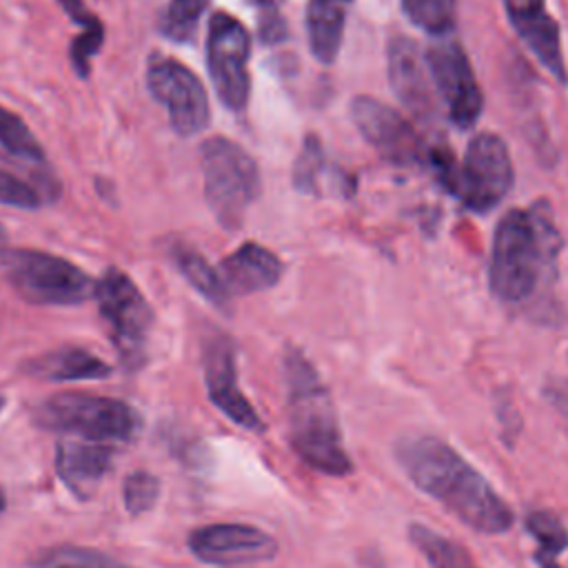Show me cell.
<instances>
[{
  "label": "cell",
  "instance_id": "484cf974",
  "mask_svg": "<svg viewBox=\"0 0 568 568\" xmlns=\"http://www.w3.org/2000/svg\"><path fill=\"white\" fill-rule=\"evenodd\" d=\"M209 0H169L160 16V31L178 42H186L195 36L202 11Z\"/></svg>",
  "mask_w": 568,
  "mask_h": 568
},
{
  "label": "cell",
  "instance_id": "e575fe53",
  "mask_svg": "<svg viewBox=\"0 0 568 568\" xmlns=\"http://www.w3.org/2000/svg\"><path fill=\"white\" fill-rule=\"evenodd\" d=\"M532 561H535L539 568H561V566L557 564V559L544 557V555H532Z\"/></svg>",
  "mask_w": 568,
  "mask_h": 568
},
{
  "label": "cell",
  "instance_id": "d6986e66",
  "mask_svg": "<svg viewBox=\"0 0 568 568\" xmlns=\"http://www.w3.org/2000/svg\"><path fill=\"white\" fill-rule=\"evenodd\" d=\"M27 375L47 382H78L102 379L111 375V366L84 348L64 346L51 353H42L24 364Z\"/></svg>",
  "mask_w": 568,
  "mask_h": 568
},
{
  "label": "cell",
  "instance_id": "e0dca14e",
  "mask_svg": "<svg viewBox=\"0 0 568 568\" xmlns=\"http://www.w3.org/2000/svg\"><path fill=\"white\" fill-rule=\"evenodd\" d=\"M113 464V446L64 437L55 446V473L75 499H91Z\"/></svg>",
  "mask_w": 568,
  "mask_h": 568
},
{
  "label": "cell",
  "instance_id": "7402d4cb",
  "mask_svg": "<svg viewBox=\"0 0 568 568\" xmlns=\"http://www.w3.org/2000/svg\"><path fill=\"white\" fill-rule=\"evenodd\" d=\"M406 18L433 38H446L457 24V0H402Z\"/></svg>",
  "mask_w": 568,
  "mask_h": 568
},
{
  "label": "cell",
  "instance_id": "4fadbf2b",
  "mask_svg": "<svg viewBox=\"0 0 568 568\" xmlns=\"http://www.w3.org/2000/svg\"><path fill=\"white\" fill-rule=\"evenodd\" d=\"M186 544L195 559L220 568L262 564L277 555V541L248 524H206L193 528Z\"/></svg>",
  "mask_w": 568,
  "mask_h": 568
},
{
  "label": "cell",
  "instance_id": "9c48e42d",
  "mask_svg": "<svg viewBox=\"0 0 568 568\" xmlns=\"http://www.w3.org/2000/svg\"><path fill=\"white\" fill-rule=\"evenodd\" d=\"M424 53L435 93L444 104L448 120L462 131L473 129L484 111V93L468 53L448 36L435 38Z\"/></svg>",
  "mask_w": 568,
  "mask_h": 568
},
{
  "label": "cell",
  "instance_id": "4dcf8cb0",
  "mask_svg": "<svg viewBox=\"0 0 568 568\" xmlns=\"http://www.w3.org/2000/svg\"><path fill=\"white\" fill-rule=\"evenodd\" d=\"M0 202L18 209H36L40 204V195L13 173L0 171Z\"/></svg>",
  "mask_w": 568,
  "mask_h": 568
},
{
  "label": "cell",
  "instance_id": "52a82bcc",
  "mask_svg": "<svg viewBox=\"0 0 568 568\" xmlns=\"http://www.w3.org/2000/svg\"><path fill=\"white\" fill-rule=\"evenodd\" d=\"M513 180L508 144L501 135L481 131L473 135L464 151L450 195L475 213H488L508 195Z\"/></svg>",
  "mask_w": 568,
  "mask_h": 568
},
{
  "label": "cell",
  "instance_id": "cb8c5ba5",
  "mask_svg": "<svg viewBox=\"0 0 568 568\" xmlns=\"http://www.w3.org/2000/svg\"><path fill=\"white\" fill-rule=\"evenodd\" d=\"M178 260V266L180 271L184 273V277L209 300L213 302L215 306L220 308H226L229 306V291L224 288V282L220 277V273H215L202 255L189 251V248H182L178 251L175 255Z\"/></svg>",
  "mask_w": 568,
  "mask_h": 568
},
{
  "label": "cell",
  "instance_id": "3957f363",
  "mask_svg": "<svg viewBox=\"0 0 568 568\" xmlns=\"http://www.w3.org/2000/svg\"><path fill=\"white\" fill-rule=\"evenodd\" d=\"M559 246L561 240L546 204L506 211L490 246L488 284L493 295L506 304L528 300L544 271L555 266Z\"/></svg>",
  "mask_w": 568,
  "mask_h": 568
},
{
  "label": "cell",
  "instance_id": "8fae6325",
  "mask_svg": "<svg viewBox=\"0 0 568 568\" xmlns=\"http://www.w3.org/2000/svg\"><path fill=\"white\" fill-rule=\"evenodd\" d=\"M351 118L362 138L390 164L399 169L422 166L428 160V146L415 126L393 106L371 98L357 95L351 102Z\"/></svg>",
  "mask_w": 568,
  "mask_h": 568
},
{
  "label": "cell",
  "instance_id": "f546056e",
  "mask_svg": "<svg viewBox=\"0 0 568 568\" xmlns=\"http://www.w3.org/2000/svg\"><path fill=\"white\" fill-rule=\"evenodd\" d=\"M257 9V36L264 44H277L286 38V22L280 13V0H246Z\"/></svg>",
  "mask_w": 568,
  "mask_h": 568
},
{
  "label": "cell",
  "instance_id": "2e32d148",
  "mask_svg": "<svg viewBox=\"0 0 568 568\" xmlns=\"http://www.w3.org/2000/svg\"><path fill=\"white\" fill-rule=\"evenodd\" d=\"M204 377L211 402L240 428L262 433L264 422L253 404L237 388L235 355L231 342L222 335L206 344L204 351Z\"/></svg>",
  "mask_w": 568,
  "mask_h": 568
},
{
  "label": "cell",
  "instance_id": "277c9868",
  "mask_svg": "<svg viewBox=\"0 0 568 568\" xmlns=\"http://www.w3.org/2000/svg\"><path fill=\"white\" fill-rule=\"evenodd\" d=\"M36 422L49 430L73 435L98 444H126L140 435L142 419L122 399L60 393L36 408Z\"/></svg>",
  "mask_w": 568,
  "mask_h": 568
},
{
  "label": "cell",
  "instance_id": "6da1fadb",
  "mask_svg": "<svg viewBox=\"0 0 568 568\" xmlns=\"http://www.w3.org/2000/svg\"><path fill=\"white\" fill-rule=\"evenodd\" d=\"M395 459L422 493L439 501L475 532L501 535L513 526V508L442 437L424 433L404 435L395 442Z\"/></svg>",
  "mask_w": 568,
  "mask_h": 568
},
{
  "label": "cell",
  "instance_id": "603a6c76",
  "mask_svg": "<svg viewBox=\"0 0 568 568\" xmlns=\"http://www.w3.org/2000/svg\"><path fill=\"white\" fill-rule=\"evenodd\" d=\"M333 173L335 171L328 169V162L324 158L322 142L313 133H308L306 140H304V146H302V151H300V155L295 160V166H293V184H295V189L304 191V193L322 195L324 193V178L331 180Z\"/></svg>",
  "mask_w": 568,
  "mask_h": 568
},
{
  "label": "cell",
  "instance_id": "9a60e30c",
  "mask_svg": "<svg viewBox=\"0 0 568 568\" xmlns=\"http://www.w3.org/2000/svg\"><path fill=\"white\" fill-rule=\"evenodd\" d=\"M504 11L537 62L559 82L568 84V69L561 49V31L548 13L546 0H501Z\"/></svg>",
  "mask_w": 568,
  "mask_h": 568
},
{
  "label": "cell",
  "instance_id": "7a4b0ae2",
  "mask_svg": "<svg viewBox=\"0 0 568 568\" xmlns=\"http://www.w3.org/2000/svg\"><path fill=\"white\" fill-rule=\"evenodd\" d=\"M284 373L288 435L297 457L324 475L344 477L353 473L331 393L313 364L295 346L286 348Z\"/></svg>",
  "mask_w": 568,
  "mask_h": 568
},
{
  "label": "cell",
  "instance_id": "ac0fdd59",
  "mask_svg": "<svg viewBox=\"0 0 568 568\" xmlns=\"http://www.w3.org/2000/svg\"><path fill=\"white\" fill-rule=\"evenodd\" d=\"M282 271L284 264L273 251L255 242H246L222 262L220 277L229 295H248L275 286Z\"/></svg>",
  "mask_w": 568,
  "mask_h": 568
},
{
  "label": "cell",
  "instance_id": "ba28073f",
  "mask_svg": "<svg viewBox=\"0 0 568 568\" xmlns=\"http://www.w3.org/2000/svg\"><path fill=\"white\" fill-rule=\"evenodd\" d=\"M93 295L122 362L129 368L140 366L151 326V306L144 295L120 268H109L98 280Z\"/></svg>",
  "mask_w": 568,
  "mask_h": 568
},
{
  "label": "cell",
  "instance_id": "44dd1931",
  "mask_svg": "<svg viewBox=\"0 0 568 568\" xmlns=\"http://www.w3.org/2000/svg\"><path fill=\"white\" fill-rule=\"evenodd\" d=\"M31 568H131L100 550L84 546H51L42 548L29 561Z\"/></svg>",
  "mask_w": 568,
  "mask_h": 568
},
{
  "label": "cell",
  "instance_id": "1f68e13d",
  "mask_svg": "<svg viewBox=\"0 0 568 568\" xmlns=\"http://www.w3.org/2000/svg\"><path fill=\"white\" fill-rule=\"evenodd\" d=\"M541 397L564 417H568V377H548L541 386Z\"/></svg>",
  "mask_w": 568,
  "mask_h": 568
},
{
  "label": "cell",
  "instance_id": "ffe728a7",
  "mask_svg": "<svg viewBox=\"0 0 568 568\" xmlns=\"http://www.w3.org/2000/svg\"><path fill=\"white\" fill-rule=\"evenodd\" d=\"M346 9L342 0H308L306 33L311 53L322 64H333L344 40Z\"/></svg>",
  "mask_w": 568,
  "mask_h": 568
},
{
  "label": "cell",
  "instance_id": "5bb4252c",
  "mask_svg": "<svg viewBox=\"0 0 568 568\" xmlns=\"http://www.w3.org/2000/svg\"><path fill=\"white\" fill-rule=\"evenodd\" d=\"M388 84L402 106L419 122L437 115L435 87L426 64V53L408 36H393L386 47Z\"/></svg>",
  "mask_w": 568,
  "mask_h": 568
},
{
  "label": "cell",
  "instance_id": "8d00e7d4",
  "mask_svg": "<svg viewBox=\"0 0 568 568\" xmlns=\"http://www.w3.org/2000/svg\"><path fill=\"white\" fill-rule=\"evenodd\" d=\"M4 253V229L0 226V255Z\"/></svg>",
  "mask_w": 568,
  "mask_h": 568
},
{
  "label": "cell",
  "instance_id": "836d02e7",
  "mask_svg": "<svg viewBox=\"0 0 568 568\" xmlns=\"http://www.w3.org/2000/svg\"><path fill=\"white\" fill-rule=\"evenodd\" d=\"M497 419H499V424H501V437H506V430H510V442L517 437V433H519V428H521V419H519V415H517V410H515V406L506 399V402H497Z\"/></svg>",
  "mask_w": 568,
  "mask_h": 568
},
{
  "label": "cell",
  "instance_id": "5b68a950",
  "mask_svg": "<svg viewBox=\"0 0 568 568\" xmlns=\"http://www.w3.org/2000/svg\"><path fill=\"white\" fill-rule=\"evenodd\" d=\"M204 195L217 222L226 229L242 220L257 197L260 173L253 158L226 138H209L200 149Z\"/></svg>",
  "mask_w": 568,
  "mask_h": 568
},
{
  "label": "cell",
  "instance_id": "f35d334b",
  "mask_svg": "<svg viewBox=\"0 0 568 568\" xmlns=\"http://www.w3.org/2000/svg\"><path fill=\"white\" fill-rule=\"evenodd\" d=\"M342 2H348V0H342Z\"/></svg>",
  "mask_w": 568,
  "mask_h": 568
},
{
  "label": "cell",
  "instance_id": "d4e9b609",
  "mask_svg": "<svg viewBox=\"0 0 568 568\" xmlns=\"http://www.w3.org/2000/svg\"><path fill=\"white\" fill-rule=\"evenodd\" d=\"M524 526L537 541V550L532 555L557 559V555L568 548V530L552 510H530L524 519Z\"/></svg>",
  "mask_w": 568,
  "mask_h": 568
},
{
  "label": "cell",
  "instance_id": "8992f818",
  "mask_svg": "<svg viewBox=\"0 0 568 568\" xmlns=\"http://www.w3.org/2000/svg\"><path fill=\"white\" fill-rule=\"evenodd\" d=\"M0 264L9 284L31 304H80L95 293L82 268L44 251H4Z\"/></svg>",
  "mask_w": 568,
  "mask_h": 568
},
{
  "label": "cell",
  "instance_id": "d6a6232c",
  "mask_svg": "<svg viewBox=\"0 0 568 568\" xmlns=\"http://www.w3.org/2000/svg\"><path fill=\"white\" fill-rule=\"evenodd\" d=\"M64 11L82 27V33H89V36H102V24L95 16H91L84 7L82 0H60Z\"/></svg>",
  "mask_w": 568,
  "mask_h": 568
},
{
  "label": "cell",
  "instance_id": "d590c367",
  "mask_svg": "<svg viewBox=\"0 0 568 568\" xmlns=\"http://www.w3.org/2000/svg\"><path fill=\"white\" fill-rule=\"evenodd\" d=\"M7 508V497H4V490L0 488V513Z\"/></svg>",
  "mask_w": 568,
  "mask_h": 568
},
{
  "label": "cell",
  "instance_id": "7c38bea8",
  "mask_svg": "<svg viewBox=\"0 0 568 568\" xmlns=\"http://www.w3.org/2000/svg\"><path fill=\"white\" fill-rule=\"evenodd\" d=\"M146 87L180 135H195L209 124L206 91L197 75L178 60L155 55L146 67Z\"/></svg>",
  "mask_w": 568,
  "mask_h": 568
},
{
  "label": "cell",
  "instance_id": "30bf717a",
  "mask_svg": "<svg viewBox=\"0 0 568 568\" xmlns=\"http://www.w3.org/2000/svg\"><path fill=\"white\" fill-rule=\"evenodd\" d=\"M206 42L209 73L217 98L226 109L244 111L251 93V36L246 27L231 13L215 11L209 20Z\"/></svg>",
  "mask_w": 568,
  "mask_h": 568
},
{
  "label": "cell",
  "instance_id": "74e56055",
  "mask_svg": "<svg viewBox=\"0 0 568 568\" xmlns=\"http://www.w3.org/2000/svg\"><path fill=\"white\" fill-rule=\"evenodd\" d=\"M2 406H4V395H0V410H2Z\"/></svg>",
  "mask_w": 568,
  "mask_h": 568
},
{
  "label": "cell",
  "instance_id": "83f0119b",
  "mask_svg": "<svg viewBox=\"0 0 568 568\" xmlns=\"http://www.w3.org/2000/svg\"><path fill=\"white\" fill-rule=\"evenodd\" d=\"M0 146L22 160L40 162L44 158V151L40 142L33 138V133L29 131V126L16 113L2 106H0Z\"/></svg>",
  "mask_w": 568,
  "mask_h": 568
},
{
  "label": "cell",
  "instance_id": "f1b7e54d",
  "mask_svg": "<svg viewBox=\"0 0 568 568\" xmlns=\"http://www.w3.org/2000/svg\"><path fill=\"white\" fill-rule=\"evenodd\" d=\"M160 497V479L146 470H133L122 481V501L129 515L149 513Z\"/></svg>",
  "mask_w": 568,
  "mask_h": 568
},
{
  "label": "cell",
  "instance_id": "4316f807",
  "mask_svg": "<svg viewBox=\"0 0 568 568\" xmlns=\"http://www.w3.org/2000/svg\"><path fill=\"white\" fill-rule=\"evenodd\" d=\"M417 550L430 568H477L464 546L437 535L435 530H424L417 537Z\"/></svg>",
  "mask_w": 568,
  "mask_h": 568
}]
</instances>
